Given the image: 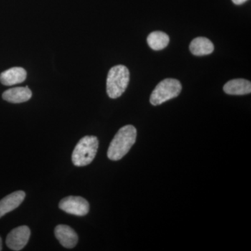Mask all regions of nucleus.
<instances>
[{
	"mask_svg": "<svg viewBox=\"0 0 251 251\" xmlns=\"http://www.w3.org/2000/svg\"><path fill=\"white\" fill-rule=\"evenodd\" d=\"M137 130L133 126L126 125L117 131L109 146L108 157L112 161H119L130 151L136 141Z\"/></svg>",
	"mask_w": 251,
	"mask_h": 251,
	"instance_id": "nucleus-1",
	"label": "nucleus"
},
{
	"mask_svg": "<svg viewBox=\"0 0 251 251\" xmlns=\"http://www.w3.org/2000/svg\"><path fill=\"white\" fill-rule=\"evenodd\" d=\"M130 80V72L124 65L115 66L109 71L107 77L106 90L108 97L117 99L126 90Z\"/></svg>",
	"mask_w": 251,
	"mask_h": 251,
	"instance_id": "nucleus-2",
	"label": "nucleus"
},
{
	"mask_svg": "<svg viewBox=\"0 0 251 251\" xmlns=\"http://www.w3.org/2000/svg\"><path fill=\"white\" fill-rule=\"evenodd\" d=\"M99 148L98 138L92 135L83 137L77 143L72 153V162L74 166H86L90 164Z\"/></svg>",
	"mask_w": 251,
	"mask_h": 251,
	"instance_id": "nucleus-3",
	"label": "nucleus"
},
{
	"mask_svg": "<svg viewBox=\"0 0 251 251\" xmlns=\"http://www.w3.org/2000/svg\"><path fill=\"white\" fill-rule=\"evenodd\" d=\"M182 90L181 82L176 79L167 78L160 82L150 96L151 105H159L174 98H176Z\"/></svg>",
	"mask_w": 251,
	"mask_h": 251,
	"instance_id": "nucleus-4",
	"label": "nucleus"
},
{
	"mask_svg": "<svg viewBox=\"0 0 251 251\" xmlns=\"http://www.w3.org/2000/svg\"><path fill=\"white\" fill-rule=\"evenodd\" d=\"M59 209L72 215L83 216L90 211V204L80 196H69L63 198L59 204Z\"/></svg>",
	"mask_w": 251,
	"mask_h": 251,
	"instance_id": "nucleus-5",
	"label": "nucleus"
},
{
	"mask_svg": "<svg viewBox=\"0 0 251 251\" xmlns=\"http://www.w3.org/2000/svg\"><path fill=\"white\" fill-rule=\"evenodd\" d=\"M30 234V229L27 226L16 227L8 234L6 239V246L13 251L22 250L29 242Z\"/></svg>",
	"mask_w": 251,
	"mask_h": 251,
	"instance_id": "nucleus-6",
	"label": "nucleus"
},
{
	"mask_svg": "<svg viewBox=\"0 0 251 251\" xmlns=\"http://www.w3.org/2000/svg\"><path fill=\"white\" fill-rule=\"evenodd\" d=\"M54 234L63 247L73 249L78 242V237L75 231L66 225H59L54 229Z\"/></svg>",
	"mask_w": 251,
	"mask_h": 251,
	"instance_id": "nucleus-7",
	"label": "nucleus"
},
{
	"mask_svg": "<svg viewBox=\"0 0 251 251\" xmlns=\"http://www.w3.org/2000/svg\"><path fill=\"white\" fill-rule=\"evenodd\" d=\"M25 198L23 191H15L0 201V219L21 205Z\"/></svg>",
	"mask_w": 251,
	"mask_h": 251,
	"instance_id": "nucleus-8",
	"label": "nucleus"
},
{
	"mask_svg": "<svg viewBox=\"0 0 251 251\" xmlns=\"http://www.w3.org/2000/svg\"><path fill=\"white\" fill-rule=\"evenodd\" d=\"M27 78V72L22 67H13L0 74V82L5 86L22 83Z\"/></svg>",
	"mask_w": 251,
	"mask_h": 251,
	"instance_id": "nucleus-9",
	"label": "nucleus"
},
{
	"mask_svg": "<svg viewBox=\"0 0 251 251\" xmlns=\"http://www.w3.org/2000/svg\"><path fill=\"white\" fill-rule=\"evenodd\" d=\"M32 97L30 89L26 87H14L5 91L2 98L6 101L11 103H21L27 101Z\"/></svg>",
	"mask_w": 251,
	"mask_h": 251,
	"instance_id": "nucleus-10",
	"label": "nucleus"
},
{
	"mask_svg": "<svg viewBox=\"0 0 251 251\" xmlns=\"http://www.w3.org/2000/svg\"><path fill=\"white\" fill-rule=\"evenodd\" d=\"M224 90L229 95H246L251 92V83L245 79H234L224 85Z\"/></svg>",
	"mask_w": 251,
	"mask_h": 251,
	"instance_id": "nucleus-11",
	"label": "nucleus"
},
{
	"mask_svg": "<svg viewBox=\"0 0 251 251\" xmlns=\"http://www.w3.org/2000/svg\"><path fill=\"white\" fill-rule=\"evenodd\" d=\"M189 49L194 55L204 56L212 53L214 46L209 39L205 37H198L191 41Z\"/></svg>",
	"mask_w": 251,
	"mask_h": 251,
	"instance_id": "nucleus-12",
	"label": "nucleus"
},
{
	"mask_svg": "<svg viewBox=\"0 0 251 251\" xmlns=\"http://www.w3.org/2000/svg\"><path fill=\"white\" fill-rule=\"evenodd\" d=\"M169 42V36L161 31H153L148 37V45L153 50L158 51L164 49Z\"/></svg>",
	"mask_w": 251,
	"mask_h": 251,
	"instance_id": "nucleus-13",
	"label": "nucleus"
},
{
	"mask_svg": "<svg viewBox=\"0 0 251 251\" xmlns=\"http://www.w3.org/2000/svg\"><path fill=\"white\" fill-rule=\"evenodd\" d=\"M232 1H233L234 4L241 5L245 3L248 0H232Z\"/></svg>",
	"mask_w": 251,
	"mask_h": 251,
	"instance_id": "nucleus-14",
	"label": "nucleus"
},
{
	"mask_svg": "<svg viewBox=\"0 0 251 251\" xmlns=\"http://www.w3.org/2000/svg\"><path fill=\"white\" fill-rule=\"evenodd\" d=\"M2 250V241H1V237H0V251Z\"/></svg>",
	"mask_w": 251,
	"mask_h": 251,
	"instance_id": "nucleus-15",
	"label": "nucleus"
}]
</instances>
